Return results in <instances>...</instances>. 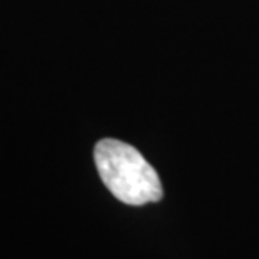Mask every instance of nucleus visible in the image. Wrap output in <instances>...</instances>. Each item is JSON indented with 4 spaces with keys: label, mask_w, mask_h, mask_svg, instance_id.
<instances>
[{
    "label": "nucleus",
    "mask_w": 259,
    "mask_h": 259,
    "mask_svg": "<svg viewBox=\"0 0 259 259\" xmlns=\"http://www.w3.org/2000/svg\"><path fill=\"white\" fill-rule=\"evenodd\" d=\"M102 183L120 202L142 206L162 197L157 172L136 147L117 139H102L94 149Z\"/></svg>",
    "instance_id": "1"
}]
</instances>
